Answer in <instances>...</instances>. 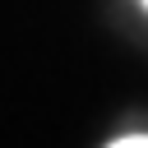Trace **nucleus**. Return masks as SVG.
I'll return each instance as SVG.
<instances>
[{
    "mask_svg": "<svg viewBox=\"0 0 148 148\" xmlns=\"http://www.w3.org/2000/svg\"><path fill=\"white\" fill-rule=\"evenodd\" d=\"M143 5H148V0H143Z\"/></svg>",
    "mask_w": 148,
    "mask_h": 148,
    "instance_id": "nucleus-1",
    "label": "nucleus"
}]
</instances>
